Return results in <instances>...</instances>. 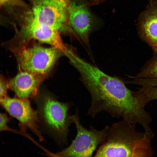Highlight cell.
Segmentation results:
<instances>
[{"instance_id":"6da1fadb","label":"cell","mask_w":157,"mask_h":157,"mask_svg":"<svg viewBox=\"0 0 157 157\" xmlns=\"http://www.w3.org/2000/svg\"><path fill=\"white\" fill-rule=\"evenodd\" d=\"M74 67L91 96L89 115L93 118L99 112L105 111L113 117H121L143 128L149 126L152 121L151 116L140 104L135 92L121 80L106 74L81 58L75 62Z\"/></svg>"},{"instance_id":"7a4b0ae2","label":"cell","mask_w":157,"mask_h":157,"mask_svg":"<svg viewBox=\"0 0 157 157\" xmlns=\"http://www.w3.org/2000/svg\"><path fill=\"white\" fill-rule=\"evenodd\" d=\"M10 49L21 70L47 77L63 53L51 47H45L32 41L12 44Z\"/></svg>"},{"instance_id":"3957f363","label":"cell","mask_w":157,"mask_h":157,"mask_svg":"<svg viewBox=\"0 0 157 157\" xmlns=\"http://www.w3.org/2000/svg\"><path fill=\"white\" fill-rule=\"evenodd\" d=\"M145 133L137 131L135 124L122 119L109 127L94 157H129Z\"/></svg>"},{"instance_id":"277c9868","label":"cell","mask_w":157,"mask_h":157,"mask_svg":"<svg viewBox=\"0 0 157 157\" xmlns=\"http://www.w3.org/2000/svg\"><path fill=\"white\" fill-rule=\"evenodd\" d=\"M36 98L38 115L56 137L65 140L69 127L74 123L73 115L68 113L71 104L60 102L47 92L39 93Z\"/></svg>"},{"instance_id":"5b68a950","label":"cell","mask_w":157,"mask_h":157,"mask_svg":"<svg viewBox=\"0 0 157 157\" xmlns=\"http://www.w3.org/2000/svg\"><path fill=\"white\" fill-rule=\"evenodd\" d=\"M73 116L77 130L76 137L69 146L56 154L63 157H92L97 146L106 138L110 126L98 130L90 126L88 129L81 124L78 111Z\"/></svg>"},{"instance_id":"8992f818","label":"cell","mask_w":157,"mask_h":157,"mask_svg":"<svg viewBox=\"0 0 157 157\" xmlns=\"http://www.w3.org/2000/svg\"><path fill=\"white\" fill-rule=\"evenodd\" d=\"M32 17L38 24L60 32L68 21L69 3L57 0H30Z\"/></svg>"},{"instance_id":"52a82bcc","label":"cell","mask_w":157,"mask_h":157,"mask_svg":"<svg viewBox=\"0 0 157 157\" xmlns=\"http://www.w3.org/2000/svg\"><path fill=\"white\" fill-rule=\"evenodd\" d=\"M0 102L1 105L10 115L18 121L22 132L26 134V130L29 129L40 141L44 140L39 130L38 112L33 108L29 99L7 96L0 99Z\"/></svg>"},{"instance_id":"ba28073f","label":"cell","mask_w":157,"mask_h":157,"mask_svg":"<svg viewBox=\"0 0 157 157\" xmlns=\"http://www.w3.org/2000/svg\"><path fill=\"white\" fill-rule=\"evenodd\" d=\"M14 39L16 42L37 40L58 49L64 55L68 49L63 41L60 31L39 24L32 18L22 26Z\"/></svg>"},{"instance_id":"9c48e42d","label":"cell","mask_w":157,"mask_h":157,"mask_svg":"<svg viewBox=\"0 0 157 157\" xmlns=\"http://www.w3.org/2000/svg\"><path fill=\"white\" fill-rule=\"evenodd\" d=\"M46 77L21 70L17 74L8 81V88L16 97L28 99L37 95L40 87Z\"/></svg>"},{"instance_id":"30bf717a","label":"cell","mask_w":157,"mask_h":157,"mask_svg":"<svg viewBox=\"0 0 157 157\" xmlns=\"http://www.w3.org/2000/svg\"><path fill=\"white\" fill-rule=\"evenodd\" d=\"M68 13L70 25L83 42L88 44L92 26L91 16L88 9L84 5L69 2Z\"/></svg>"},{"instance_id":"8fae6325","label":"cell","mask_w":157,"mask_h":157,"mask_svg":"<svg viewBox=\"0 0 157 157\" xmlns=\"http://www.w3.org/2000/svg\"><path fill=\"white\" fill-rule=\"evenodd\" d=\"M141 28L147 41L156 50L157 48V5H154L145 13Z\"/></svg>"},{"instance_id":"7c38bea8","label":"cell","mask_w":157,"mask_h":157,"mask_svg":"<svg viewBox=\"0 0 157 157\" xmlns=\"http://www.w3.org/2000/svg\"><path fill=\"white\" fill-rule=\"evenodd\" d=\"M153 136L145 132L136 144L129 157H152L151 142Z\"/></svg>"},{"instance_id":"4fadbf2b","label":"cell","mask_w":157,"mask_h":157,"mask_svg":"<svg viewBox=\"0 0 157 157\" xmlns=\"http://www.w3.org/2000/svg\"><path fill=\"white\" fill-rule=\"evenodd\" d=\"M135 79H157V59L146 67Z\"/></svg>"},{"instance_id":"5bb4252c","label":"cell","mask_w":157,"mask_h":157,"mask_svg":"<svg viewBox=\"0 0 157 157\" xmlns=\"http://www.w3.org/2000/svg\"><path fill=\"white\" fill-rule=\"evenodd\" d=\"M0 99L7 96V91L8 88V81L2 76L0 77Z\"/></svg>"},{"instance_id":"9a60e30c","label":"cell","mask_w":157,"mask_h":157,"mask_svg":"<svg viewBox=\"0 0 157 157\" xmlns=\"http://www.w3.org/2000/svg\"><path fill=\"white\" fill-rule=\"evenodd\" d=\"M11 0H0V7L1 8Z\"/></svg>"},{"instance_id":"2e32d148","label":"cell","mask_w":157,"mask_h":157,"mask_svg":"<svg viewBox=\"0 0 157 157\" xmlns=\"http://www.w3.org/2000/svg\"><path fill=\"white\" fill-rule=\"evenodd\" d=\"M47 154L50 157H63L60 156L58 155L57 154H56L52 153L50 152H48L47 151Z\"/></svg>"},{"instance_id":"e0dca14e","label":"cell","mask_w":157,"mask_h":157,"mask_svg":"<svg viewBox=\"0 0 157 157\" xmlns=\"http://www.w3.org/2000/svg\"><path fill=\"white\" fill-rule=\"evenodd\" d=\"M61 1L69 3V2L68 0H60Z\"/></svg>"},{"instance_id":"ac0fdd59","label":"cell","mask_w":157,"mask_h":157,"mask_svg":"<svg viewBox=\"0 0 157 157\" xmlns=\"http://www.w3.org/2000/svg\"><path fill=\"white\" fill-rule=\"evenodd\" d=\"M156 51V56H157V58H156V59H157V49L155 50Z\"/></svg>"},{"instance_id":"d6986e66","label":"cell","mask_w":157,"mask_h":157,"mask_svg":"<svg viewBox=\"0 0 157 157\" xmlns=\"http://www.w3.org/2000/svg\"><path fill=\"white\" fill-rule=\"evenodd\" d=\"M58 0V1H61L60 0Z\"/></svg>"}]
</instances>
